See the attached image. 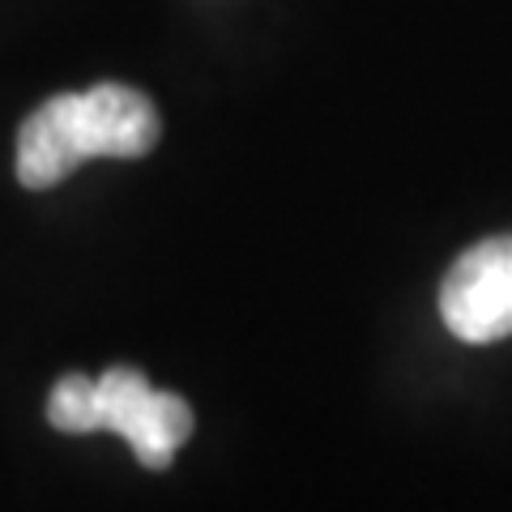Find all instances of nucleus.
I'll list each match as a JSON object with an SVG mask.
<instances>
[{
  "label": "nucleus",
  "mask_w": 512,
  "mask_h": 512,
  "mask_svg": "<svg viewBox=\"0 0 512 512\" xmlns=\"http://www.w3.org/2000/svg\"><path fill=\"white\" fill-rule=\"evenodd\" d=\"M94 431H116L146 470H167L192 436V410L184 397L154 389L137 367H107L94 380Z\"/></svg>",
  "instance_id": "2"
},
{
  "label": "nucleus",
  "mask_w": 512,
  "mask_h": 512,
  "mask_svg": "<svg viewBox=\"0 0 512 512\" xmlns=\"http://www.w3.org/2000/svg\"><path fill=\"white\" fill-rule=\"evenodd\" d=\"M440 316L453 338L487 346L512 333V235L466 248L440 286Z\"/></svg>",
  "instance_id": "3"
},
{
  "label": "nucleus",
  "mask_w": 512,
  "mask_h": 512,
  "mask_svg": "<svg viewBox=\"0 0 512 512\" xmlns=\"http://www.w3.org/2000/svg\"><path fill=\"white\" fill-rule=\"evenodd\" d=\"M158 107L133 86L103 82L56 94L18 128L22 188H56L90 158H141L158 146Z\"/></svg>",
  "instance_id": "1"
},
{
  "label": "nucleus",
  "mask_w": 512,
  "mask_h": 512,
  "mask_svg": "<svg viewBox=\"0 0 512 512\" xmlns=\"http://www.w3.org/2000/svg\"><path fill=\"white\" fill-rule=\"evenodd\" d=\"M47 419L56 431L69 436H90L94 431V380L90 376H64L47 397Z\"/></svg>",
  "instance_id": "4"
}]
</instances>
